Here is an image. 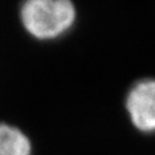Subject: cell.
<instances>
[{
	"instance_id": "obj_1",
	"label": "cell",
	"mask_w": 155,
	"mask_h": 155,
	"mask_svg": "<svg viewBox=\"0 0 155 155\" xmlns=\"http://www.w3.org/2000/svg\"><path fill=\"white\" fill-rule=\"evenodd\" d=\"M21 17L29 33L48 39L60 35L72 26L76 10L71 0H26Z\"/></svg>"
},
{
	"instance_id": "obj_2",
	"label": "cell",
	"mask_w": 155,
	"mask_h": 155,
	"mask_svg": "<svg viewBox=\"0 0 155 155\" xmlns=\"http://www.w3.org/2000/svg\"><path fill=\"white\" fill-rule=\"evenodd\" d=\"M127 110L138 130L155 131V81H143L132 88L127 97Z\"/></svg>"
},
{
	"instance_id": "obj_3",
	"label": "cell",
	"mask_w": 155,
	"mask_h": 155,
	"mask_svg": "<svg viewBox=\"0 0 155 155\" xmlns=\"http://www.w3.org/2000/svg\"><path fill=\"white\" fill-rule=\"evenodd\" d=\"M31 143L18 128L0 124V155H31Z\"/></svg>"
}]
</instances>
